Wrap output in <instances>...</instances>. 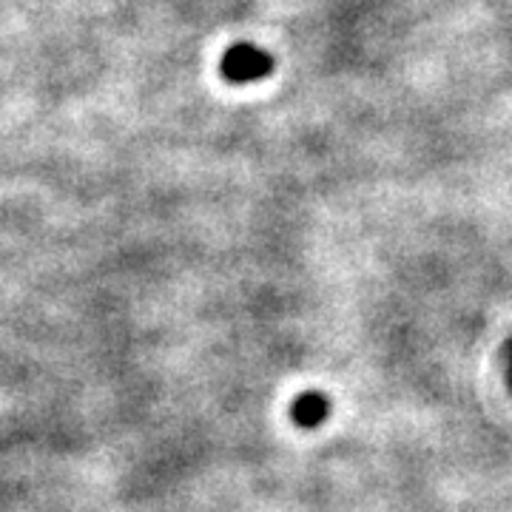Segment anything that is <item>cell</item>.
Returning a JSON list of instances; mask_svg holds the SVG:
<instances>
[{"mask_svg": "<svg viewBox=\"0 0 512 512\" xmlns=\"http://www.w3.org/2000/svg\"><path fill=\"white\" fill-rule=\"evenodd\" d=\"M220 72L228 83H259L274 72V57L256 43H234L220 60Z\"/></svg>", "mask_w": 512, "mask_h": 512, "instance_id": "cell-1", "label": "cell"}, {"mask_svg": "<svg viewBox=\"0 0 512 512\" xmlns=\"http://www.w3.org/2000/svg\"><path fill=\"white\" fill-rule=\"evenodd\" d=\"M328 413V399L319 396V393H305V396H299L296 404H293V419L299 421L302 427H316V424H322V421L328 419Z\"/></svg>", "mask_w": 512, "mask_h": 512, "instance_id": "cell-2", "label": "cell"}]
</instances>
